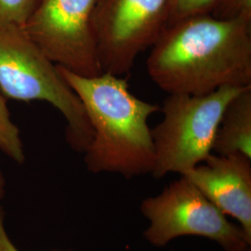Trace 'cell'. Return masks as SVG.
Returning a JSON list of instances; mask_svg holds the SVG:
<instances>
[{
    "label": "cell",
    "mask_w": 251,
    "mask_h": 251,
    "mask_svg": "<svg viewBox=\"0 0 251 251\" xmlns=\"http://www.w3.org/2000/svg\"><path fill=\"white\" fill-rule=\"evenodd\" d=\"M58 68L80 99L92 127L84 152L87 169L126 179L151 174L155 156L148 119L160 107L133 95L122 76L102 73L89 77Z\"/></svg>",
    "instance_id": "obj_2"
},
{
    "label": "cell",
    "mask_w": 251,
    "mask_h": 251,
    "mask_svg": "<svg viewBox=\"0 0 251 251\" xmlns=\"http://www.w3.org/2000/svg\"><path fill=\"white\" fill-rule=\"evenodd\" d=\"M41 0H0V26L24 27Z\"/></svg>",
    "instance_id": "obj_11"
},
{
    "label": "cell",
    "mask_w": 251,
    "mask_h": 251,
    "mask_svg": "<svg viewBox=\"0 0 251 251\" xmlns=\"http://www.w3.org/2000/svg\"><path fill=\"white\" fill-rule=\"evenodd\" d=\"M213 151L219 155L240 153L251 159V86L228 103L217 130Z\"/></svg>",
    "instance_id": "obj_9"
},
{
    "label": "cell",
    "mask_w": 251,
    "mask_h": 251,
    "mask_svg": "<svg viewBox=\"0 0 251 251\" xmlns=\"http://www.w3.org/2000/svg\"><path fill=\"white\" fill-rule=\"evenodd\" d=\"M0 150L18 164L25 161L20 129L10 118L7 100L2 93H0Z\"/></svg>",
    "instance_id": "obj_10"
},
{
    "label": "cell",
    "mask_w": 251,
    "mask_h": 251,
    "mask_svg": "<svg viewBox=\"0 0 251 251\" xmlns=\"http://www.w3.org/2000/svg\"><path fill=\"white\" fill-rule=\"evenodd\" d=\"M218 6L220 9L213 17L221 20H243L251 23V0H221L216 7Z\"/></svg>",
    "instance_id": "obj_13"
},
{
    "label": "cell",
    "mask_w": 251,
    "mask_h": 251,
    "mask_svg": "<svg viewBox=\"0 0 251 251\" xmlns=\"http://www.w3.org/2000/svg\"><path fill=\"white\" fill-rule=\"evenodd\" d=\"M243 89L224 87L199 96L169 94L163 102L161 122L151 129L155 156L152 176L183 175L206 161L225 109Z\"/></svg>",
    "instance_id": "obj_4"
},
{
    "label": "cell",
    "mask_w": 251,
    "mask_h": 251,
    "mask_svg": "<svg viewBox=\"0 0 251 251\" xmlns=\"http://www.w3.org/2000/svg\"><path fill=\"white\" fill-rule=\"evenodd\" d=\"M221 0H170V16L168 25H171L180 20L206 14L215 8Z\"/></svg>",
    "instance_id": "obj_12"
},
{
    "label": "cell",
    "mask_w": 251,
    "mask_h": 251,
    "mask_svg": "<svg viewBox=\"0 0 251 251\" xmlns=\"http://www.w3.org/2000/svg\"><path fill=\"white\" fill-rule=\"evenodd\" d=\"M97 0H41L23 27L57 65L83 76L101 72L92 17Z\"/></svg>",
    "instance_id": "obj_7"
},
{
    "label": "cell",
    "mask_w": 251,
    "mask_h": 251,
    "mask_svg": "<svg viewBox=\"0 0 251 251\" xmlns=\"http://www.w3.org/2000/svg\"><path fill=\"white\" fill-rule=\"evenodd\" d=\"M6 196V179L0 171V201L3 200V198Z\"/></svg>",
    "instance_id": "obj_15"
},
{
    "label": "cell",
    "mask_w": 251,
    "mask_h": 251,
    "mask_svg": "<svg viewBox=\"0 0 251 251\" xmlns=\"http://www.w3.org/2000/svg\"><path fill=\"white\" fill-rule=\"evenodd\" d=\"M0 90L9 99L53 105L65 118L67 143L86 152L93 131L80 99L23 27L0 26Z\"/></svg>",
    "instance_id": "obj_3"
},
{
    "label": "cell",
    "mask_w": 251,
    "mask_h": 251,
    "mask_svg": "<svg viewBox=\"0 0 251 251\" xmlns=\"http://www.w3.org/2000/svg\"><path fill=\"white\" fill-rule=\"evenodd\" d=\"M152 48L147 72L168 94L199 96L251 86L249 22L192 16L167 26Z\"/></svg>",
    "instance_id": "obj_1"
},
{
    "label": "cell",
    "mask_w": 251,
    "mask_h": 251,
    "mask_svg": "<svg viewBox=\"0 0 251 251\" xmlns=\"http://www.w3.org/2000/svg\"><path fill=\"white\" fill-rule=\"evenodd\" d=\"M4 218H5V212L0 206V251H20L17 249V247L10 240L9 234L7 233L5 224H4Z\"/></svg>",
    "instance_id": "obj_14"
},
{
    "label": "cell",
    "mask_w": 251,
    "mask_h": 251,
    "mask_svg": "<svg viewBox=\"0 0 251 251\" xmlns=\"http://www.w3.org/2000/svg\"><path fill=\"white\" fill-rule=\"evenodd\" d=\"M170 0H100L92 17L101 72L122 76L167 28Z\"/></svg>",
    "instance_id": "obj_6"
},
{
    "label": "cell",
    "mask_w": 251,
    "mask_h": 251,
    "mask_svg": "<svg viewBox=\"0 0 251 251\" xmlns=\"http://www.w3.org/2000/svg\"><path fill=\"white\" fill-rule=\"evenodd\" d=\"M251 239V159L240 153H211L183 175Z\"/></svg>",
    "instance_id": "obj_8"
},
{
    "label": "cell",
    "mask_w": 251,
    "mask_h": 251,
    "mask_svg": "<svg viewBox=\"0 0 251 251\" xmlns=\"http://www.w3.org/2000/svg\"><path fill=\"white\" fill-rule=\"evenodd\" d=\"M141 212L149 225L144 238L162 248L181 236H200L217 243L224 251H251V239L231 223L186 177L171 182L155 197L145 198Z\"/></svg>",
    "instance_id": "obj_5"
}]
</instances>
